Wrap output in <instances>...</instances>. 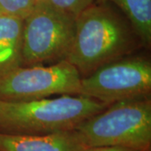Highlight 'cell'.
<instances>
[{
	"label": "cell",
	"mask_w": 151,
	"mask_h": 151,
	"mask_svg": "<svg viewBox=\"0 0 151 151\" xmlns=\"http://www.w3.org/2000/svg\"><path fill=\"white\" fill-rule=\"evenodd\" d=\"M36 4V0H0V14L24 19Z\"/></svg>",
	"instance_id": "10"
},
{
	"label": "cell",
	"mask_w": 151,
	"mask_h": 151,
	"mask_svg": "<svg viewBox=\"0 0 151 151\" xmlns=\"http://www.w3.org/2000/svg\"><path fill=\"white\" fill-rule=\"evenodd\" d=\"M37 4H40V3H48L49 0H36Z\"/></svg>",
	"instance_id": "13"
},
{
	"label": "cell",
	"mask_w": 151,
	"mask_h": 151,
	"mask_svg": "<svg viewBox=\"0 0 151 151\" xmlns=\"http://www.w3.org/2000/svg\"><path fill=\"white\" fill-rule=\"evenodd\" d=\"M81 76L66 60L53 65L19 66L0 77V99L24 102L52 95H78Z\"/></svg>",
	"instance_id": "6"
},
{
	"label": "cell",
	"mask_w": 151,
	"mask_h": 151,
	"mask_svg": "<svg viewBox=\"0 0 151 151\" xmlns=\"http://www.w3.org/2000/svg\"><path fill=\"white\" fill-rule=\"evenodd\" d=\"M24 19L0 14V77L22 66Z\"/></svg>",
	"instance_id": "8"
},
{
	"label": "cell",
	"mask_w": 151,
	"mask_h": 151,
	"mask_svg": "<svg viewBox=\"0 0 151 151\" xmlns=\"http://www.w3.org/2000/svg\"><path fill=\"white\" fill-rule=\"evenodd\" d=\"M83 148L74 129L47 134L0 132V151H81Z\"/></svg>",
	"instance_id": "7"
},
{
	"label": "cell",
	"mask_w": 151,
	"mask_h": 151,
	"mask_svg": "<svg viewBox=\"0 0 151 151\" xmlns=\"http://www.w3.org/2000/svg\"><path fill=\"white\" fill-rule=\"evenodd\" d=\"M150 60L143 56H127L81 77L78 95L110 105L150 97Z\"/></svg>",
	"instance_id": "5"
},
{
	"label": "cell",
	"mask_w": 151,
	"mask_h": 151,
	"mask_svg": "<svg viewBox=\"0 0 151 151\" xmlns=\"http://www.w3.org/2000/svg\"><path fill=\"white\" fill-rule=\"evenodd\" d=\"M75 32V17L49 3L37 4L24 19L22 66L65 60Z\"/></svg>",
	"instance_id": "4"
},
{
	"label": "cell",
	"mask_w": 151,
	"mask_h": 151,
	"mask_svg": "<svg viewBox=\"0 0 151 151\" xmlns=\"http://www.w3.org/2000/svg\"><path fill=\"white\" fill-rule=\"evenodd\" d=\"M108 106L82 95H61L56 98L24 102L0 99V132L47 134L73 130Z\"/></svg>",
	"instance_id": "2"
},
{
	"label": "cell",
	"mask_w": 151,
	"mask_h": 151,
	"mask_svg": "<svg viewBox=\"0 0 151 151\" xmlns=\"http://www.w3.org/2000/svg\"><path fill=\"white\" fill-rule=\"evenodd\" d=\"M81 151H138L124 147L118 146H97V147H84Z\"/></svg>",
	"instance_id": "12"
},
{
	"label": "cell",
	"mask_w": 151,
	"mask_h": 151,
	"mask_svg": "<svg viewBox=\"0 0 151 151\" xmlns=\"http://www.w3.org/2000/svg\"><path fill=\"white\" fill-rule=\"evenodd\" d=\"M116 6L130 23L142 45L151 44V0H106Z\"/></svg>",
	"instance_id": "9"
},
{
	"label": "cell",
	"mask_w": 151,
	"mask_h": 151,
	"mask_svg": "<svg viewBox=\"0 0 151 151\" xmlns=\"http://www.w3.org/2000/svg\"><path fill=\"white\" fill-rule=\"evenodd\" d=\"M84 147L118 146L150 151L151 100L150 97L125 100L84 120L75 128Z\"/></svg>",
	"instance_id": "3"
},
{
	"label": "cell",
	"mask_w": 151,
	"mask_h": 151,
	"mask_svg": "<svg viewBox=\"0 0 151 151\" xmlns=\"http://www.w3.org/2000/svg\"><path fill=\"white\" fill-rule=\"evenodd\" d=\"M140 40L127 18L106 0H96L76 17L73 43L65 60L81 77L129 55Z\"/></svg>",
	"instance_id": "1"
},
{
	"label": "cell",
	"mask_w": 151,
	"mask_h": 151,
	"mask_svg": "<svg viewBox=\"0 0 151 151\" xmlns=\"http://www.w3.org/2000/svg\"><path fill=\"white\" fill-rule=\"evenodd\" d=\"M95 1L96 0H49L48 3L55 8L76 18L81 11Z\"/></svg>",
	"instance_id": "11"
}]
</instances>
